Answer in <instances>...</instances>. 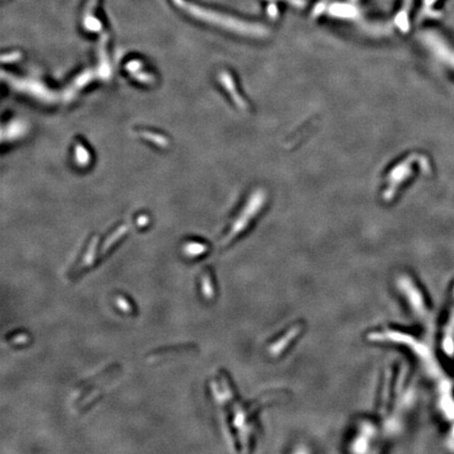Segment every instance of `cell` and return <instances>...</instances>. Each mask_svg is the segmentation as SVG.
Listing matches in <instances>:
<instances>
[{
    "mask_svg": "<svg viewBox=\"0 0 454 454\" xmlns=\"http://www.w3.org/2000/svg\"><path fill=\"white\" fill-rule=\"evenodd\" d=\"M443 347H444L447 355L452 356L454 353V299H453V305H452L451 313L449 316V321L446 325V329H445V333H444Z\"/></svg>",
    "mask_w": 454,
    "mask_h": 454,
    "instance_id": "cell-1",
    "label": "cell"
},
{
    "mask_svg": "<svg viewBox=\"0 0 454 454\" xmlns=\"http://www.w3.org/2000/svg\"><path fill=\"white\" fill-rule=\"evenodd\" d=\"M331 12H333L335 15L341 16H351L353 14L352 8L348 6H333Z\"/></svg>",
    "mask_w": 454,
    "mask_h": 454,
    "instance_id": "cell-2",
    "label": "cell"
},
{
    "mask_svg": "<svg viewBox=\"0 0 454 454\" xmlns=\"http://www.w3.org/2000/svg\"><path fill=\"white\" fill-rule=\"evenodd\" d=\"M288 2H290L292 5H296V6H301L303 4L302 0H288Z\"/></svg>",
    "mask_w": 454,
    "mask_h": 454,
    "instance_id": "cell-3",
    "label": "cell"
},
{
    "mask_svg": "<svg viewBox=\"0 0 454 454\" xmlns=\"http://www.w3.org/2000/svg\"><path fill=\"white\" fill-rule=\"evenodd\" d=\"M436 2H437V0H425V4H426L427 7H429V6H432Z\"/></svg>",
    "mask_w": 454,
    "mask_h": 454,
    "instance_id": "cell-4",
    "label": "cell"
}]
</instances>
